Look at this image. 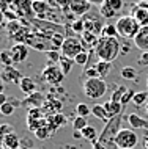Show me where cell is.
<instances>
[{"label": "cell", "mask_w": 148, "mask_h": 149, "mask_svg": "<svg viewBox=\"0 0 148 149\" xmlns=\"http://www.w3.org/2000/svg\"><path fill=\"white\" fill-rule=\"evenodd\" d=\"M95 52H96L99 60L114 63L120 55V52H121V44L115 36H99V41L96 47H95Z\"/></svg>", "instance_id": "obj_1"}, {"label": "cell", "mask_w": 148, "mask_h": 149, "mask_svg": "<svg viewBox=\"0 0 148 149\" xmlns=\"http://www.w3.org/2000/svg\"><path fill=\"white\" fill-rule=\"evenodd\" d=\"M115 25H117V30H118V36L120 38H125V39H134L135 35L139 33V30H140V27H142L140 22H139L133 14L118 17V21L115 22Z\"/></svg>", "instance_id": "obj_2"}, {"label": "cell", "mask_w": 148, "mask_h": 149, "mask_svg": "<svg viewBox=\"0 0 148 149\" xmlns=\"http://www.w3.org/2000/svg\"><path fill=\"white\" fill-rule=\"evenodd\" d=\"M82 90H83V94L88 99L96 100L99 97H102L107 93V83L104 82V79H101V77L85 79L83 80V85H82Z\"/></svg>", "instance_id": "obj_3"}, {"label": "cell", "mask_w": 148, "mask_h": 149, "mask_svg": "<svg viewBox=\"0 0 148 149\" xmlns=\"http://www.w3.org/2000/svg\"><path fill=\"white\" fill-rule=\"evenodd\" d=\"M121 119H123V115H118V116H114V118H110L109 121L106 123V127L102 129L101 135H99V141L102 144H110L114 143L115 136L120 130H121Z\"/></svg>", "instance_id": "obj_4"}, {"label": "cell", "mask_w": 148, "mask_h": 149, "mask_svg": "<svg viewBox=\"0 0 148 149\" xmlns=\"http://www.w3.org/2000/svg\"><path fill=\"white\" fill-rule=\"evenodd\" d=\"M85 50V47H83V44L81 41V38H76V36H66L65 41H63L62 47H60V52H62V55H65V57H69V58H76L81 52Z\"/></svg>", "instance_id": "obj_5"}, {"label": "cell", "mask_w": 148, "mask_h": 149, "mask_svg": "<svg viewBox=\"0 0 148 149\" xmlns=\"http://www.w3.org/2000/svg\"><path fill=\"white\" fill-rule=\"evenodd\" d=\"M43 80L51 86H58L63 83V79H65V72L62 71V68L58 64H47V66L43 69Z\"/></svg>", "instance_id": "obj_6"}, {"label": "cell", "mask_w": 148, "mask_h": 149, "mask_svg": "<svg viewBox=\"0 0 148 149\" xmlns=\"http://www.w3.org/2000/svg\"><path fill=\"white\" fill-rule=\"evenodd\" d=\"M137 143H139V136L135 135V132L131 130V129H121L114 140V144L118 146L120 149L134 148Z\"/></svg>", "instance_id": "obj_7"}, {"label": "cell", "mask_w": 148, "mask_h": 149, "mask_svg": "<svg viewBox=\"0 0 148 149\" xmlns=\"http://www.w3.org/2000/svg\"><path fill=\"white\" fill-rule=\"evenodd\" d=\"M82 19H83V24H85V31H91V33H95L98 36L102 35V29H104L106 24H102L101 19H99L98 16L88 13V14L83 16Z\"/></svg>", "instance_id": "obj_8"}, {"label": "cell", "mask_w": 148, "mask_h": 149, "mask_svg": "<svg viewBox=\"0 0 148 149\" xmlns=\"http://www.w3.org/2000/svg\"><path fill=\"white\" fill-rule=\"evenodd\" d=\"M33 0H13L11 2V10L18 16H24V17H30L33 13Z\"/></svg>", "instance_id": "obj_9"}, {"label": "cell", "mask_w": 148, "mask_h": 149, "mask_svg": "<svg viewBox=\"0 0 148 149\" xmlns=\"http://www.w3.org/2000/svg\"><path fill=\"white\" fill-rule=\"evenodd\" d=\"M91 11V3L88 0H69V13L76 17H83Z\"/></svg>", "instance_id": "obj_10"}, {"label": "cell", "mask_w": 148, "mask_h": 149, "mask_svg": "<svg viewBox=\"0 0 148 149\" xmlns=\"http://www.w3.org/2000/svg\"><path fill=\"white\" fill-rule=\"evenodd\" d=\"M8 50H10L11 57H13L14 64L22 63L24 60L27 58V55H29V46H27V44H24V42H16V44H13V46H11Z\"/></svg>", "instance_id": "obj_11"}, {"label": "cell", "mask_w": 148, "mask_h": 149, "mask_svg": "<svg viewBox=\"0 0 148 149\" xmlns=\"http://www.w3.org/2000/svg\"><path fill=\"white\" fill-rule=\"evenodd\" d=\"M2 80L5 83H13V85H19L22 80V74L13 66H5L2 71Z\"/></svg>", "instance_id": "obj_12"}, {"label": "cell", "mask_w": 148, "mask_h": 149, "mask_svg": "<svg viewBox=\"0 0 148 149\" xmlns=\"http://www.w3.org/2000/svg\"><path fill=\"white\" fill-rule=\"evenodd\" d=\"M134 44L139 50L148 52V25L140 27L139 33L135 35V38H134Z\"/></svg>", "instance_id": "obj_13"}, {"label": "cell", "mask_w": 148, "mask_h": 149, "mask_svg": "<svg viewBox=\"0 0 148 149\" xmlns=\"http://www.w3.org/2000/svg\"><path fill=\"white\" fill-rule=\"evenodd\" d=\"M46 99L47 97H44V94H43V93L36 91V93H33V94H30L29 97L24 99V105H27V107H30V108H39V107L44 105Z\"/></svg>", "instance_id": "obj_14"}, {"label": "cell", "mask_w": 148, "mask_h": 149, "mask_svg": "<svg viewBox=\"0 0 148 149\" xmlns=\"http://www.w3.org/2000/svg\"><path fill=\"white\" fill-rule=\"evenodd\" d=\"M33 13L38 17H46L47 13L51 11V5L47 0H33Z\"/></svg>", "instance_id": "obj_15"}, {"label": "cell", "mask_w": 148, "mask_h": 149, "mask_svg": "<svg viewBox=\"0 0 148 149\" xmlns=\"http://www.w3.org/2000/svg\"><path fill=\"white\" fill-rule=\"evenodd\" d=\"M2 144L5 149H19L21 148V140L14 132H11V134L2 136Z\"/></svg>", "instance_id": "obj_16"}, {"label": "cell", "mask_w": 148, "mask_h": 149, "mask_svg": "<svg viewBox=\"0 0 148 149\" xmlns=\"http://www.w3.org/2000/svg\"><path fill=\"white\" fill-rule=\"evenodd\" d=\"M81 41L83 44V47H85V50L87 49H93L95 50V47H96V44L99 41V36L91 33V31H83V33L81 35Z\"/></svg>", "instance_id": "obj_17"}, {"label": "cell", "mask_w": 148, "mask_h": 149, "mask_svg": "<svg viewBox=\"0 0 148 149\" xmlns=\"http://www.w3.org/2000/svg\"><path fill=\"white\" fill-rule=\"evenodd\" d=\"M128 123H129V126L133 129H142V130L148 129V121L145 118H142V116L135 115V113L128 115Z\"/></svg>", "instance_id": "obj_18"}, {"label": "cell", "mask_w": 148, "mask_h": 149, "mask_svg": "<svg viewBox=\"0 0 148 149\" xmlns=\"http://www.w3.org/2000/svg\"><path fill=\"white\" fill-rule=\"evenodd\" d=\"M19 88H21V91L25 96H30V94H33V93H36V83H35V80L30 79V77H22L21 83H19Z\"/></svg>", "instance_id": "obj_19"}, {"label": "cell", "mask_w": 148, "mask_h": 149, "mask_svg": "<svg viewBox=\"0 0 148 149\" xmlns=\"http://www.w3.org/2000/svg\"><path fill=\"white\" fill-rule=\"evenodd\" d=\"M133 16L140 22L142 27L148 25V8H143V6H139V5H134V10H133Z\"/></svg>", "instance_id": "obj_20"}, {"label": "cell", "mask_w": 148, "mask_h": 149, "mask_svg": "<svg viewBox=\"0 0 148 149\" xmlns=\"http://www.w3.org/2000/svg\"><path fill=\"white\" fill-rule=\"evenodd\" d=\"M102 105H104V108L107 110V113H109L110 118L121 115V110H123V107H125L121 102H112V100H107V102L102 104Z\"/></svg>", "instance_id": "obj_21"}, {"label": "cell", "mask_w": 148, "mask_h": 149, "mask_svg": "<svg viewBox=\"0 0 148 149\" xmlns=\"http://www.w3.org/2000/svg\"><path fill=\"white\" fill-rule=\"evenodd\" d=\"M43 110L44 111H52V115L58 113V111L62 110V102L57 100L55 97H52V96H49V97L46 99L44 105H43Z\"/></svg>", "instance_id": "obj_22"}, {"label": "cell", "mask_w": 148, "mask_h": 149, "mask_svg": "<svg viewBox=\"0 0 148 149\" xmlns=\"http://www.w3.org/2000/svg\"><path fill=\"white\" fill-rule=\"evenodd\" d=\"M91 115H93L95 118H98V119L106 121V123L110 119V116H109V113H107V110L104 108V105H101V104H95V105L91 107Z\"/></svg>", "instance_id": "obj_23"}, {"label": "cell", "mask_w": 148, "mask_h": 149, "mask_svg": "<svg viewBox=\"0 0 148 149\" xmlns=\"http://www.w3.org/2000/svg\"><path fill=\"white\" fill-rule=\"evenodd\" d=\"M95 66H96V69L99 72V77L101 79H106L107 75L110 74V71H112V63L110 61H102V60H99Z\"/></svg>", "instance_id": "obj_24"}, {"label": "cell", "mask_w": 148, "mask_h": 149, "mask_svg": "<svg viewBox=\"0 0 148 149\" xmlns=\"http://www.w3.org/2000/svg\"><path fill=\"white\" fill-rule=\"evenodd\" d=\"M81 134H82V136L85 140H88V141H98V138H99V135H98V130L95 129L93 126H87L83 130H81Z\"/></svg>", "instance_id": "obj_25"}, {"label": "cell", "mask_w": 148, "mask_h": 149, "mask_svg": "<svg viewBox=\"0 0 148 149\" xmlns=\"http://www.w3.org/2000/svg\"><path fill=\"white\" fill-rule=\"evenodd\" d=\"M74 60L73 58H69V57H65V55H62V58H60V61H58V66L62 68V71L65 72V75H68L71 72V69H73V66H74Z\"/></svg>", "instance_id": "obj_26"}, {"label": "cell", "mask_w": 148, "mask_h": 149, "mask_svg": "<svg viewBox=\"0 0 148 149\" xmlns=\"http://www.w3.org/2000/svg\"><path fill=\"white\" fill-rule=\"evenodd\" d=\"M148 102V91H139L134 94L133 97V104L135 107H142V105H147Z\"/></svg>", "instance_id": "obj_27"}, {"label": "cell", "mask_w": 148, "mask_h": 149, "mask_svg": "<svg viewBox=\"0 0 148 149\" xmlns=\"http://www.w3.org/2000/svg\"><path fill=\"white\" fill-rule=\"evenodd\" d=\"M33 134H35V136H36L38 140H47L52 134H54V132H52V129L49 127V123H47L46 126L39 127L36 132H33Z\"/></svg>", "instance_id": "obj_28"}, {"label": "cell", "mask_w": 148, "mask_h": 149, "mask_svg": "<svg viewBox=\"0 0 148 149\" xmlns=\"http://www.w3.org/2000/svg\"><path fill=\"white\" fill-rule=\"evenodd\" d=\"M98 8H99V10H98V11H99V14H101L104 19H112L115 14H117V11H115L114 8H110L106 2H104L101 6H98Z\"/></svg>", "instance_id": "obj_29"}, {"label": "cell", "mask_w": 148, "mask_h": 149, "mask_svg": "<svg viewBox=\"0 0 148 149\" xmlns=\"http://www.w3.org/2000/svg\"><path fill=\"white\" fill-rule=\"evenodd\" d=\"M121 77L125 80H135L137 79V71L133 66H125L121 68Z\"/></svg>", "instance_id": "obj_30"}, {"label": "cell", "mask_w": 148, "mask_h": 149, "mask_svg": "<svg viewBox=\"0 0 148 149\" xmlns=\"http://www.w3.org/2000/svg\"><path fill=\"white\" fill-rule=\"evenodd\" d=\"M38 119H43V108H30L29 110V115H27V121L29 123H33V121H38Z\"/></svg>", "instance_id": "obj_31"}, {"label": "cell", "mask_w": 148, "mask_h": 149, "mask_svg": "<svg viewBox=\"0 0 148 149\" xmlns=\"http://www.w3.org/2000/svg\"><path fill=\"white\" fill-rule=\"evenodd\" d=\"M88 124H87V118H83V116H76L74 121H73V129L74 130H83Z\"/></svg>", "instance_id": "obj_32"}, {"label": "cell", "mask_w": 148, "mask_h": 149, "mask_svg": "<svg viewBox=\"0 0 148 149\" xmlns=\"http://www.w3.org/2000/svg\"><path fill=\"white\" fill-rule=\"evenodd\" d=\"M101 36H115V38H117L118 36L117 25H114V24H106L104 29H102V35Z\"/></svg>", "instance_id": "obj_33"}, {"label": "cell", "mask_w": 148, "mask_h": 149, "mask_svg": "<svg viewBox=\"0 0 148 149\" xmlns=\"http://www.w3.org/2000/svg\"><path fill=\"white\" fill-rule=\"evenodd\" d=\"M126 91H128L126 86H117L115 93H112L110 100H112V102H121V97H123V94H125Z\"/></svg>", "instance_id": "obj_34"}, {"label": "cell", "mask_w": 148, "mask_h": 149, "mask_svg": "<svg viewBox=\"0 0 148 149\" xmlns=\"http://www.w3.org/2000/svg\"><path fill=\"white\" fill-rule=\"evenodd\" d=\"M76 113H77V116L87 118L88 115H91V107H88L87 104H79V105L76 107Z\"/></svg>", "instance_id": "obj_35"}, {"label": "cell", "mask_w": 148, "mask_h": 149, "mask_svg": "<svg viewBox=\"0 0 148 149\" xmlns=\"http://www.w3.org/2000/svg\"><path fill=\"white\" fill-rule=\"evenodd\" d=\"M14 110H16V107H14L13 102H5V104L0 105V111H2V115H5V116H11L14 113Z\"/></svg>", "instance_id": "obj_36"}, {"label": "cell", "mask_w": 148, "mask_h": 149, "mask_svg": "<svg viewBox=\"0 0 148 149\" xmlns=\"http://www.w3.org/2000/svg\"><path fill=\"white\" fill-rule=\"evenodd\" d=\"M73 31L76 35H82L83 31H85V24H83V19L79 17L76 19V21L73 22Z\"/></svg>", "instance_id": "obj_37"}, {"label": "cell", "mask_w": 148, "mask_h": 149, "mask_svg": "<svg viewBox=\"0 0 148 149\" xmlns=\"http://www.w3.org/2000/svg\"><path fill=\"white\" fill-rule=\"evenodd\" d=\"M88 60H90V54L87 50H83L74 58V61H76V64H79V66H85V64L88 63Z\"/></svg>", "instance_id": "obj_38"}, {"label": "cell", "mask_w": 148, "mask_h": 149, "mask_svg": "<svg viewBox=\"0 0 148 149\" xmlns=\"http://www.w3.org/2000/svg\"><path fill=\"white\" fill-rule=\"evenodd\" d=\"M0 60H2L3 66H13V64H14L13 57H11L10 50H3L2 54H0Z\"/></svg>", "instance_id": "obj_39"}, {"label": "cell", "mask_w": 148, "mask_h": 149, "mask_svg": "<svg viewBox=\"0 0 148 149\" xmlns=\"http://www.w3.org/2000/svg\"><path fill=\"white\" fill-rule=\"evenodd\" d=\"M46 57L49 60V63H58L60 58H62V52L58 50H47L46 52Z\"/></svg>", "instance_id": "obj_40"}, {"label": "cell", "mask_w": 148, "mask_h": 149, "mask_svg": "<svg viewBox=\"0 0 148 149\" xmlns=\"http://www.w3.org/2000/svg\"><path fill=\"white\" fill-rule=\"evenodd\" d=\"M83 77L85 79H96V77H99V72L96 69V66L85 68V69H83Z\"/></svg>", "instance_id": "obj_41"}, {"label": "cell", "mask_w": 148, "mask_h": 149, "mask_svg": "<svg viewBox=\"0 0 148 149\" xmlns=\"http://www.w3.org/2000/svg\"><path fill=\"white\" fill-rule=\"evenodd\" d=\"M134 94H135V91L133 90V88H128V91L123 94V97H121V104H123V105H126L128 102H133Z\"/></svg>", "instance_id": "obj_42"}, {"label": "cell", "mask_w": 148, "mask_h": 149, "mask_svg": "<svg viewBox=\"0 0 148 149\" xmlns=\"http://www.w3.org/2000/svg\"><path fill=\"white\" fill-rule=\"evenodd\" d=\"M106 3L110 8H114L115 11H120L123 6H125V2H123V0H106Z\"/></svg>", "instance_id": "obj_43"}, {"label": "cell", "mask_w": 148, "mask_h": 149, "mask_svg": "<svg viewBox=\"0 0 148 149\" xmlns=\"http://www.w3.org/2000/svg\"><path fill=\"white\" fill-rule=\"evenodd\" d=\"M137 63L140 66H148V52H142L137 58Z\"/></svg>", "instance_id": "obj_44"}, {"label": "cell", "mask_w": 148, "mask_h": 149, "mask_svg": "<svg viewBox=\"0 0 148 149\" xmlns=\"http://www.w3.org/2000/svg\"><path fill=\"white\" fill-rule=\"evenodd\" d=\"M11 132H13V127L11 126H8V124H3L2 127H0V135H8V134H11Z\"/></svg>", "instance_id": "obj_45"}, {"label": "cell", "mask_w": 148, "mask_h": 149, "mask_svg": "<svg viewBox=\"0 0 148 149\" xmlns=\"http://www.w3.org/2000/svg\"><path fill=\"white\" fill-rule=\"evenodd\" d=\"M93 149H107V148H106V144H102V143L98 140V141L93 143Z\"/></svg>", "instance_id": "obj_46"}, {"label": "cell", "mask_w": 148, "mask_h": 149, "mask_svg": "<svg viewBox=\"0 0 148 149\" xmlns=\"http://www.w3.org/2000/svg\"><path fill=\"white\" fill-rule=\"evenodd\" d=\"M88 2L91 3V5H96V6H101L106 0H88Z\"/></svg>", "instance_id": "obj_47"}, {"label": "cell", "mask_w": 148, "mask_h": 149, "mask_svg": "<svg viewBox=\"0 0 148 149\" xmlns=\"http://www.w3.org/2000/svg\"><path fill=\"white\" fill-rule=\"evenodd\" d=\"M5 102H8V100H6V96L2 93V94H0V105H2V104H5Z\"/></svg>", "instance_id": "obj_48"}, {"label": "cell", "mask_w": 148, "mask_h": 149, "mask_svg": "<svg viewBox=\"0 0 148 149\" xmlns=\"http://www.w3.org/2000/svg\"><path fill=\"white\" fill-rule=\"evenodd\" d=\"M143 146H145V149H148V136L143 140Z\"/></svg>", "instance_id": "obj_49"}, {"label": "cell", "mask_w": 148, "mask_h": 149, "mask_svg": "<svg viewBox=\"0 0 148 149\" xmlns=\"http://www.w3.org/2000/svg\"><path fill=\"white\" fill-rule=\"evenodd\" d=\"M145 111L148 113V102H147V105H145Z\"/></svg>", "instance_id": "obj_50"}, {"label": "cell", "mask_w": 148, "mask_h": 149, "mask_svg": "<svg viewBox=\"0 0 148 149\" xmlns=\"http://www.w3.org/2000/svg\"><path fill=\"white\" fill-rule=\"evenodd\" d=\"M128 149H134V148H128Z\"/></svg>", "instance_id": "obj_51"}, {"label": "cell", "mask_w": 148, "mask_h": 149, "mask_svg": "<svg viewBox=\"0 0 148 149\" xmlns=\"http://www.w3.org/2000/svg\"><path fill=\"white\" fill-rule=\"evenodd\" d=\"M19 149H22V148H19ZM24 149H25V148H24Z\"/></svg>", "instance_id": "obj_52"}]
</instances>
